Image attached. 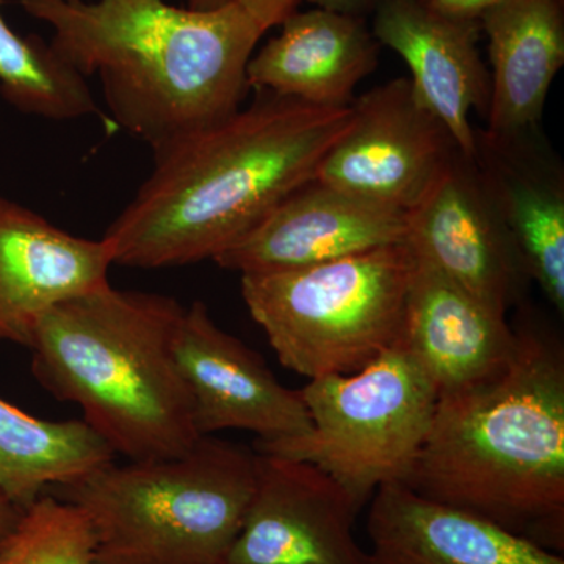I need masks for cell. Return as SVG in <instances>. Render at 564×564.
Returning <instances> with one entry per match:
<instances>
[{
  "label": "cell",
  "mask_w": 564,
  "mask_h": 564,
  "mask_svg": "<svg viewBox=\"0 0 564 564\" xmlns=\"http://www.w3.org/2000/svg\"><path fill=\"white\" fill-rule=\"evenodd\" d=\"M351 122L259 91L247 109L154 151V169L102 240L117 265L165 269L228 250L292 192L315 180Z\"/></svg>",
  "instance_id": "6da1fadb"
},
{
  "label": "cell",
  "mask_w": 564,
  "mask_h": 564,
  "mask_svg": "<svg viewBox=\"0 0 564 564\" xmlns=\"http://www.w3.org/2000/svg\"><path fill=\"white\" fill-rule=\"evenodd\" d=\"M52 29V50L98 77L120 128L161 150L240 110L263 32L236 2L214 10L165 0H21Z\"/></svg>",
  "instance_id": "7a4b0ae2"
},
{
  "label": "cell",
  "mask_w": 564,
  "mask_h": 564,
  "mask_svg": "<svg viewBox=\"0 0 564 564\" xmlns=\"http://www.w3.org/2000/svg\"><path fill=\"white\" fill-rule=\"evenodd\" d=\"M488 383L437 399L408 488L564 552V350L533 318Z\"/></svg>",
  "instance_id": "3957f363"
},
{
  "label": "cell",
  "mask_w": 564,
  "mask_h": 564,
  "mask_svg": "<svg viewBox=\"0 0 564 564\" xmlns=\"http://www.w3.org/2000/svg\"><path fill=\"white\" fill-rule=\"evenodd\" d=\"M184 310L172 296L110 282L65 300L33 336V375L77 404L115 455L150 462L187 454L203 436L173 352Z\"/></svg>",
  "instance_id": "277c9868"
},
{
  "label": "cell",
  "mask_w": 564,
  "mask_h": 564,
  "mask_svg": "<svg viewBox=\"0 0 564 564\" xmlns=\"http://www.w3.org/2000/svg\"><path fill=\"white\" fill-rule=\"evenodd\" d=\"M258 454L203 436L187 454L110 463L50 492L79 505L98 564H220L242 527Z\"/></svg>",
  "instance_id": "5b68a950"
},
{
  "label": "cell",
  "mask_w": 564,
  "mask_h": 564,
  "mask_svg": "<svg viewBox=\"0 0 564 564\" xmlns=\"http://www.w3.org/2000/svg\"><path fill=\"white\" fill-rule=\"evenodd\" d=\"M415 256L389 245L304 267L242 274L243 302L285 369L358 372L402 336Z\"/></svg>",
  "instance_id": "8992f818"
},
{
  "label": "cell",
  "mask_w": 564,
  "mask_h": 564,
  "mask_svg": "<svg viewBox=\"0 0 564 564\" xmlns=\"http://www.w3.org/2000/svg\"><path fill=\"white\" fill-rule=\"evenodd\" d=\"M310 432L258 441L259 454L313 464L361 507L389 484H404L421 454L437 392L402 340L350 375L315 378L300 389Z\"/></svg>",
  "instance_id": "52a82bcc"
},
{
  "label": "cell",
  "mask_w": 564,
  "mask_h": 564,
  "mask_svg": "<svg viewBox=\"0 0 564 564\" xmlns=\"http://www.w3.org/2000/svg\"><path fill=\"white\" fill-rule=\"evenodd\" d=\"M459 148L406 77L351 102L347 131L326 152L315 181L408 212L443 176Z\"/></svg>",
  "instance_id": "ba28073f"
},
{
  "label": "cell",
  "mask_w": 564,
  "mask_h": 564,
  "mask_svg": "<svg viewBox=\"0 0 564 564\" xmlns=\"http://www.w3.org/2000/svg\"><path fill=\"white\" fill-rule=\"evenodd\" d=\"M258 454L242 527L220 564H372L352 525L361 505L313 464Z\"/></svg>",
  "instance_id": "9c48e42d"
},
{
  "label": "cell",
  "mask_w": 564,
  "mask_h": 564,
  "mask_svg": "<svg viewBox=\"0 0 564 564\" xmlns=\"http://www.w3.org/2000/svg\"><path fill=\"white\" fill-rule=\"evenodd\" d=\"M406 221L415 258L505 317L522 302L529 273L473 158L458 152Z\"/></svg>",
  "instance_id": "30bf717a"
},
{
  "label": "cell",
  "mask_w": 564,
  "mask_h": 564,
  "mask_svg": "<svg viewBox=\"0 0 564 564\" xmlns=\"http://www.w3.org/2000/svg\"><path fill=\"white\" fill-rule=\"evenodd\" d=\"M173 352L202 436L243 430L269 443L313 426L302 392L282 386L258 351L223 332L203 302L185 307Z\"/></svg>",
  "instance_id": "8fae6325"
},
{
  "label": "cell",
  "mask_w": 564,
  "mask_h": 564,
  "mask_svg": "<svg viewBox=\"0 0 564 564\" xmlns=\"http://www.w3.org/2000/svg\"><path fill=\"white\" fill-rule=\"evenodd\" d=\"M406 212L311 181L214 259L232 272L304 269L406 243Z\"/></svg>",
  "instance_id": "7c38bea8"
},
{
  "label": "cell",
  "mask_w": 564,
  "mask_h": 564,
  "mask_svg": "<svg viewBox=\"0 0 564 564\" xmlns=\"http://www.w3.org/2000/svg\"><path fill=\"white\" fill-rule=\"evenodd\" d=\"M104 240L63 231L0 193V340L31 348L52 307L109 284Z\"/></svg>",
  "instance_id": "4fadbf2b"
},
{
  "label": "cell",
  "mask_w": 564,
  "mask_h": 564,
  "mask_svg": "<svg viewBox=\"0 0 564 564\" xmlns=\"http://www.w3.org/2000/svg\"><path fill=\"white\" fill-rule=\"evenodd\" d=\"M372 14L375 39L403 58L417 98L473 158L470 115L486 118L491 101V76L478 50L480 22L444 17L422 0H380Z\"/></svg>",
  "instance_id": "5bb4252c"
},
{
  "label": "cell",
  "mask_w": 564,
  "mask_h": 564,
  "mask_svg": "<svg viewBox=\"0 0 564 564\" xmlns=\"http://www.w3.org/2000/svg\"><path fill=\"white\" fill-rule=\"evenodd\" d=\"M400 340L443 399L499 377L513 358L516 334L505 315L415 258Z\"/></svg>",
  "instance_id": "9a60e30c"
},
{
  "label": "cell",
  "mask_w": 564,
  "mask_h": 564,
  "mask_svg": "<svg viewBox=\"0 0 564 564\" xmlns=\"http://www.w3.org/2000/svg\"><path fill=\"white\" fill-rule=\"evenodd\" d=\"M475 169L513 237L530 280L564 311V176L538 128L514 135L475 132Z\"/></svg>",
  "instance_id": "2e32d148"
},
{
  "label": "cell",
  "mask_w": 564,
  "mask_h": 564,
  "mask_svg": "<svg viewBox=\"0 0 564 564\" xmlns=\"http://www.w3.org/2000/svg\"><path fill=\"white\" fill-rule=\"evenodd\" d=\"M370 500L372 564H564L562 554L403 484L381 486Z\"/></svg>",
  "instance_id": "e0dca14e"
},
{
  "label": "cell",
  "mask_w": 564,
  "mask_h": 564,
  "mask_svg": "<svg viewBox=\"0 0 564 564\" xmlns=\"http://www.w3.org/2000/svg\"><path fill=\"white\" fill-rule=\"evenodd\" d=\"M380 47L366 18L318 7L295 11L252 55L248 85L311 106L348 107L359 82L377 68Z\"/></svg>",
  "instance_id": "ac0fdd59"
},
{
  "label": "cell",
  "mask_w": 564,
  "mask_h": 564,
  "mask_svg": "<svg viewBox=\"0 0 564 564\" xmlns=\"http://www.w3.org/2000/svg\"><path fill=\"white\" fill-rule=\"evenodd\" d=\"M478 22L491 63L485 132L508 137L540 128L564 65V0H500Z\"/></svg>",
  "instance_id": "d6986e66"
},
{
  "label": "cell",
  "mask_w": 564,
  "mask_h": 564,
  "mask_svg": "<svg viewBox=\"0 0 564 564\" xmlns=\"http://www.w3.org/2000/svg\"><path fill=\"white\" fill-rule=\"evenodd\" d=\"M113 462L109 444L84 421H44L0 399V491L20 510Z\"/></svg>",
  "instance_id": "ffe728a7"
},
{
  "label": "cell",
  "mask_w": 564,
  "mask_h": 564,
  "mask_svg": "<svg viewBox=\"0 0 564 564\" xmlns=\"http://www.w3.org/2000/svg\"><path fill=\"white\" fill-rule=\"evenodd\" d=\"M2 6V0H0ZM0 93L22 113L66 121L99 115L85 77L39 36H22L0 13Z\"/></svg>",
  "instance_id": "44dd1931"
},
{
  "label": "cell",
  "mask_w": 564,
  "mask_h": 564,
  "mask_svg": "<svg viewBox=\"0 0 564 564\" xmlns=\"http://www.w3.org/2000/svg\"><path fill=\"white\" fill-rule=\"evenodd\" d=\"M0 564H98L90 518L79 505L43 494L0 540Z\"/></svg>",
  "instance_id": "7402d4cb"
},
{
  "label": "cell",
  "mask_w": 564,
  "mask_h": 564,
  "mask_svg": "<svg viewBox=\"0 0 564 564\" xmlns=\"http://www.w3.org/2000/svg\"><path fill=\"white\" fill-rule=\"evenodd\" d=\"M263 32L281 25L304 0H232Z\"/></svg>",
  "instance_id": "603a6c76"
},
{
  "label": "cell",
  "mask_w": 564,
  "mask_h": 564,
  "mask_svg": "<svg viewBox=\"0 0 564 564\" xmlns=\"http://www.w3.org/2000/svg\"><path fill=\"white\" fill-rule=\"evenodd\" d=\"M429 9L463 21H480L486 11L500 0H422Z\"/></svg>",
  "instance_id": "cb8c5ba5"
},
{
  "label": "cell",
  "mask_w": 564,
  "mask_h": 564,
  "mask_svg": "<svg viewBox=\"0 0 564 564\" xmlns=\"http://www.w3.org/2000/svg\"><path fill=\"white\" fill-rule=\"evenodd\" d=\"M318 9L337 11L350 17L366 18L372 14L380 0H304Z\"/></svg>",
  "instance_id": "d4e9b609"
},
{
  "label": "cell",
  "mask_w": 564,
  "mask_h": 564,
  "mask_svg": "<svg viewBox=\"0 0 564 564\" xmlns=\"http://www.w3.org/2000/svg\"><path fill=\"white\" fill-rule=\"evenodd\" d=\"M20 511V508L14 507V505L7 499L6 494L0 491V540L9 533L11 527L17 522Z\"/></svg>",
  "instance_id": "484cf974"
},
{
  "label": "cell",
  "mask_w": 564,
  "mask_h": 564,
  "mask_svg": "<svg viewBox=\"0 0 564 564\" xmlns=\"http://www.w3.org/2000/svg\"><path fill=\"white\" fill-rule=\"evenodd\" d=\"M228 2L231 0H187V7L195 10H214Z\"/></svg>",
  "instance_id": "4316f807"
}]
</instances>
